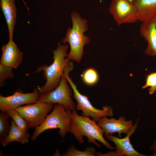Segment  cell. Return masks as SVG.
<instances>
[{"mask_svg": "<svg viewBox=\"0 0 156 156\" xmlns=\"http://www.w3.org/2000/svg\"><path fill=\"white\" fill-rule=\"evenodd\" d=\"M69 132L74 135L80 144L83 143V138L85 136L88 139L89 143H93L99 148L101 147V145L96 140L99 142L108 149H114L104 138L103 134L104 133L96 121L91 119L88 117L79 115L75 110L72 111Z\"/></svg>", "mask_w": 156, "mask_h": 156, "instance_id": "1", "label": "cell"}, {"mask_svg": "<svg viewBox=\"0 0 156 156\" xmlns=\"http://www.w3.org/2000/svg\"><path fill=\"white\" fill-rule=\"evenodd\" d=\"M70 16L72 27L67 29L65 37L60 42L64 44L69 43L70 50L68 53L66 54V57L70 60L79 63L82 58L84 47L90 41L89 37L83 34L88 30V26L87 20L82 18L78 13L73 12Z\"/></svg>", "mask_w": 156, "mask_h": 156, "instance_id": "2", "label": "cell"}, {"mask_svg": "<svg viewBox=\"0 0 156 156\" xmlns=\"http://www.w3.org/2000/svg\"><path fill=\"white\" fill-rule=\"evenodd\" d=\"M68 48V45H62L58 43L56 49L53 51L52 63L49 66L45 65L40 66L36 70V73L43 71L46 80L44 85L39 89L40 95L52 91L59 84L64 69L70 62L68 58H65Z\"/></svg>", "mask_w": 156, "mask_h": 156, "instance_id": "3", "label": "cell"}, {"mask_svg": "<svg viewBox=\"0 0 156 156\" xmlns=\"http://www.w3.org/2000/svg\"><path fill=\"white\" fill-rule=\"evenodd\" d=\"M72 111L66 110L63 105L55 104L52 112L47 116L43 123L35 129L31 137L35 141L39 135L44 131L58 128L59 134L63 139L69 132Z\"/></svg>", "mask_w": 156, "mask_h": 156, "instance_id": "4", "label": "cell"}, {"mask_svg": "<svg viewBox=\"0 0 156 156\" xmlns=\"http://www.w3.org/2000/svg\"><path fill=\"white\" fill-rule=\"evenodd\" d=\"M73 68L72 66L68 65L65 68L64 73L73 92V97L77 103L75 110H81L82 116L91 117L96 122L103 117L113 116V110L111 106L105 105L103 107L102 109H96L92 105L87 96L79 91L77 86L69 76V73Z\"/></svg>", "mask_w": 156, "mask_h": 156, "instance_id": "5", "label": "cell"}, {"mask_svg": "<svg viewBox=\"0 0 156 156\" xmlns=\"http://www.w3.org/2000/svg\"><path fill=\"white\" fill-rule=\"evenodd\" d=\"M53 107V104L38 101L20 106L15 109L26 121L29 128H36L43 123Z\"/></svg>", "mask_w": 156, "mask_h": 156, "instance_id": "6", "label": "cell"}, {"mask_svg": "<svg viewBox=\"0 0 156 156\" xmlns=\"http://www.w3.org/2000/svg\"><path fill=\"white\" fill-rule=\"evenodd\" d=\"M67 82L64 73L57 87L50 92L40 95L38 101L60 104L66 110H75L76 106L71 98L72 91Z\"/></svg>", "mask_w": 156, "mask_h": 156, "instance_id": "7", "label": "cell"}, {"mask_svg": "<svg viewBox=\"0 0 156 156\" xmlns=\"http://www.w3.org/2000/svg\"><path fill=\"white\" fill-rule=\"evenodd\" d=\"M109 11L118 25L138 21L135 6L127 0H112Z\"/></svg>", "mask_w": 156, "mask_h": 156, "instance_id": "8", "label": "cell"}, {"mask_svg": "<svg viewBox=\"0 0 156 156\" xmlns=\"http://www.w3.org/2000/svg\"><path fill=\"white\" fill-rule=\"evenodd\" d=\"M40 96L39 89H35L29 93H23L20 90L15 92L12 95L7 96L0 95V109L7 112L15 109L21 105L37 102Z\"/></svg>", "mask_w": 156, "mask_h": 156, "instance_id": "9", "label": "cell"}, {"mask_svg": "<svg viewBox=\"0 0 156 156\" xmlns=\"http://www.w3.org/2000/svg\"><path fill=\"white\" fill-rule=\"evenodd\" d=\"M138 119L131 131L124 138H121L114 136L112 134L105 136L108 140L113 142L116 145L115 151L101 154L98 153L97 156H145L137 151L131 144L130 138L135 132L137 126Z\"/></svg>", "mask_w": 156, "mask_h": 156, "instance_id": "10", "label": "cell"}, {"mask_svg": "<svg viewBox=\"0 0 156 156\" xmlns=\"http://www.w3.org/2000/svg\"><path fill=\"white\" fill-rule=\"evenodd\" d=\"M97 123L103 130L104 136L117 133L120 137H121L122 133L127 135L134 126L132 120H126L123 116H120L118 119L114 118L109 119L104 116L99 120Z\"/></svg>", "mask_w": 156, "mask_h": 156, "instance_id": "11", "label": "cell"}, {"mask_svg": "<svg viewBox=\"0 0 156 156\" xmlns=\"http://www.w3.org/2000/svg\"><path fill=\"white\" fill-rule=\"evenodd\" d=\"M140 35L148 43L144 53L152 56L156 55V15L142 22L140 28Z\"/></svg>", "mask_w": 156, "mask_h": 156, "instance_id": "12", "label": "cell"}, {"mask_svg": "<svg viewBox=\"0 0 156 156\" xmlns=\"http://www.w3.org/2000/svg\"><path fill=\"white\" fill-rule=\"evenodd\" d=\"M2 53L0 63L5 66L16 68L23 60V53L21 52L13 40H9L8 43L2 47Z\"/></svg>", "mask_w": 156, "mask_h": 156, "instance_id": "13", "label": "cell"}, {"mask_svg": "<svg viewBox=\"0 0 156 156\" xmlns=\"http://www.w3.org/2000/svg\"><path fill=\"white\" fill-rule=\"evenodd\" d=\"M0 5L8 26L9 40H12L16 20V10L14 0H0Z\"/></svg>", "mask_w": 156, "mask_h": 156, "instance_id": "14", "label": "cell"}, {"mask_svg": "<svg viewBox=\"0 0 156 156\" xmlns=\"http://www.w3.org/2000/svg\"><path fill=\"white\" fill-rule=\"evenodd\" d=\"M138 21H146L156 15V0H135Z\"/></svg>", "mask_w": 156, "mask_h": 156, "instance_id": "15", "label": "cell"}, {"mask_svg": "<svg viewBox=\"0 0 156 156\" xmlns=\"http://www.w3.org/2000/svg\"><path fill=\"white\" fill-rule=\"evenodd\" d=\"M29 136L28 133L25 132L20 128L12 119L9 132L1 144L4 146L14 141L24 144L28 142Z\"/></svg>", "mask_w": 156, "mask_h": 156, "instance_id": "16", "label": "cell"}, {"mask_svg": "<svg viewBox=\"0 0 156 156\" xmlns=\"http://www.w3.org/2000/svg\"><path fill=\"white\" fill-rule=\"evenodd\" d=\"M81 76L83 82L86 84L90 86L96 84L99 79L98 72L95 69L92 68L85 70Z\"/></svg>", "mask_w": 156, "mask_h": 156, "instance_id": "17", "label": "cell"}, {"mask_svg": "<svg viewBox=\"0 0 156 156\" xmlns=\"http://www.w3.org/2000/svg\"><path fill=\"white\" fill-rule=\"evenodd\" d=\"M9 117H10L7 112L1 111L0 113V144H1L9 132L10 125L8 122V119Z\"/></svg>", "mask_w": 156, "mask_h": 156, "instance_id": "18", "label": "cell"}, {"mask_svg": "<svg viewBox=\"0 0 156 156\" xmlns=\"http://www.w3.org/2000/svg\"><path fill=\"white\" fill-rule=\"evenodd\" d=\"M98 152L93 147L87 148L84 151L77 150L73 146L68 148L66 152L62 155L64 156H95Z\"/></svg>", "mask_w": 156, "mask_h": 156, "instance_id": "19", "label": "cell"}, {"mask_svg": "<svg viewBox=\"0 0 156 156\" xmlns=\"http://www.w3.org/2000/svg\"><path fill=\"white\" fill-rule=\"evenodd\" d=\"M7 113L16 125L26 133L28 132L29 128L26 121L18 113L15 109H11L7 111Z\"/></svg>", "mask_w": 156, "mask_h": 156, "instance_id": "20", "label": "cell"}, {"mask_svg": "<svg viewBox=\"0 0 156 156\" xmlns=\"http://www.w3.org/2000/svg\"><path fill=\"white\" fill-rule=\"evenodd\" d=\"M13 68L3 65L0 63V87L3 86L5 81L8 79L12 78L14 76Z\"/></svg>", "mask_w": 156, "mask_h": 156, "instance_id": "21", "label": "cell"}, {"mask_svg": "<svg viewBox=\"0 0 156 156\" xmlns=\"http://www.w3.org/2000/svg\"><path fill=\"white\" fill-rule=\"evenodd\" d=\"M156 85V71L148 75L146 79L145 84L142 87L144 89L148 87H152Z\"/></svg>", "mask_w": 156, "mask_h": 156, "instance_id": "22", "label": "cell"}, {"mask_svg": "<svg viewBox=\"0 0 156 156\" xmlns=\"http://www.w3.org/2000/svg\"><path fill=\"white\" fill-rule=\"evenodd\" d=\"M150 150L154 151V153L153 156H156V139L155 140L150 147Z\"/></svg>", "mask_w": 156, "mask_h": 156, "instance_id": "23", "label": "cell"}, {"mask_svg": "<svg viewBox=\"0 0 156 156\" xmlns=\"http://www.w3.org/2000/svg\"><path fill=\"white\" fill-rule=\"evenodd\" d=\"M148 89L149 93L150 94H154L156 91V85L154 87H150Z\"/></svg>", "mask_w": 156, "mask_h": 156, "instance_id": "24", "label": "cell"}, {"mask_svg": "<svg viewBox=\"0 0 156 156\" xmlns=\"http://www.w3.org/2000/svg\"><path fill=\"white\" fill-rule=\"evenodd\" d=\"M127 0L129 1V2H130L131 3H133V2L135 0Z\"/></svg>", "mask_w": 156, "mask_h": 156, "instance_id": "25", "label": "cell"}]
</instances>
